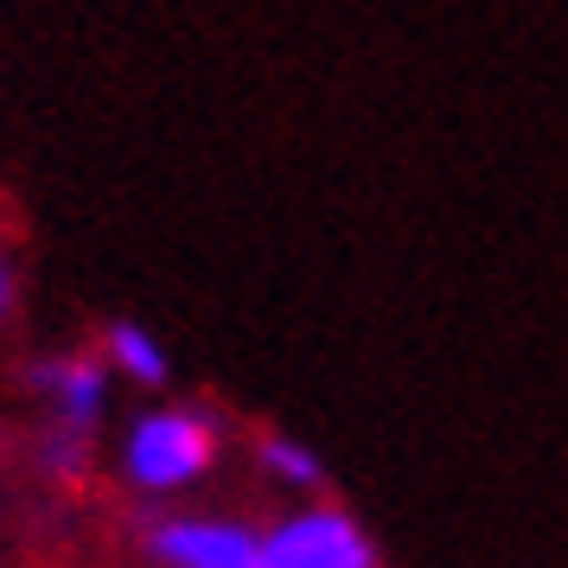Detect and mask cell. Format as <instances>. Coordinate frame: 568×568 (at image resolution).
<instances>
[{"mask_svg":"<svg viewBox=\"0 0 568 568\" xmlns=\"http://www.w3.org/2000/svg\"><path fill=\"white\" fill-rule=\"evenodd\" d=\"M109 384L115 377H109L103 352H58V358L27 364V389L45 403L52 428H71V435H90V440H97L109 415Z\"/></svg>","mask_w":568,"mask_h":568,"instance_id":"4","label":"cell"},{"mask_svg":"<svg viewBox=\"0 0 568 568\" xmlns=\"http://www.w3.org/2000/svg\"><path fill=\"white\" fill-rule=\"evenodd\" d=\"M13 301H20V282H13V262H7V250H0V326L13 320Z\"/></svg>","mask_w":568,"mask_h":568,"instance_id":"8","label":"cell"},{"mask_svg":"<svg viewBox=\"0 0 568 568\" xmlns=\"http://www.w3.org/2000/svg\"><path fill=\"white\" fill-rule=\"evenodd\" d=\"M256 466L275 479L282 491H294V498H320L326 491V466H320V454H313L307 440L294 435H256Z\"/></svg>","mask_w":568,"mask_h":568,"instance_id":"6","label":"cell"},{"mask_svg":"<svg viewBox=\"0 0 568 568\" xmlns=\"http://www.w3.org/2000/svg\"><path fill=\"white\" fill-rule=\"evenodd\" d=\"M90 460H97V440L45 422V435H39V473H45V479H58V486H83V479H90Z\"/></svg>","mask_w":568,"mask_h":568,"instance_id":"7","label":"cell"},{"mask_svg":"<svg viewBox=\"0 0 568 568\" xmlns=\"http://www.w3.org/2000/svg\"><path fill=\"white\" fill-rule=\"evenodd\" d=\"M224 454V415L205 403H154L122 428V479L141 498L192 491Z\"/></svg>","mask_w":568,"mask_h":568,"instance_id":"1","label":"cell"},{"mask_svg":"<svg viewBox=\"0 0 568 568\" xmlns=\"http://www.w3.org/2000/svg\"><path fill=\"white\" fill-rule=\"evenodd\" d=\"M103 364H109V377H129V384H141V389L173 384V358H166V345H160L141 320H109L103 326Z\"/></svg>","mask_w":568,"mask_h":568,"instance_id":"5","label":"cell"},{"mask_svg":"<svg viewBox=\"0 0 568 568\" xmlns=\"http://www.w3.org/2000/svg\"><path fill=\"white\" fill-rule=\"evenodd\" d=\"M262 549L275 568H384V549L345 505H294L275 524H262Z\"/></svg>","mask_w":568,"mask_h":568,"instance_id":"2","label":"cell"},{"mask_svg":"<svg viewBox=\"0 0 568 568\" xmlns=\"http://www.w3.org/2000/svg\"><path fill=\"white\" fill-rule=\"evenodd\" d=\"M141 549L154 568H275L262 549V524H243V517H154L141 530Z\"/></svg>","mask_w":568,"mask_h":568,"instance_id":"3","label":"cell"}]
</instances>
